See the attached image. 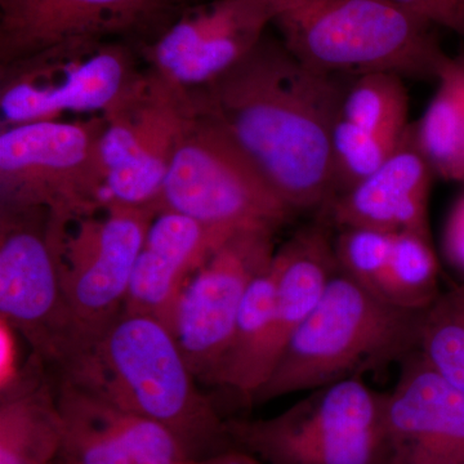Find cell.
<instances>
[{
  "mask_svg": "<svg viewBox=\"0 0 464 464\" xmlns=\"http://www.w3.org/2000/svg\"><path fill=\"white\" fill-rule=\"evenodd\" d=\"M348 79L310 69L282 39L265 35L224 74L190 91L295 213H319L335 195L332 133Z\"/></svg>",
  "mask_w": 464,
  "mask_h": 464,
  "instance_id": "1",
  "label": "cell"
},
{
  "mask_svg": "<svg viewBox=\"0 0 464 464\" xmlns=\"http://www.w3.org/2000/svg\"><path fill=\"white\" fill-rule=\"evenodd\" d=\"M52 375L166 427L190 459L234 448L227 417L201 392L173 333L154 317L121 313Z\"/></svg>",
  "mask_w": 464,
  "mask_h": 464,
  "instance_id": "2",
  "label": "cell"
},
{
  "mask_svg": "<svg viewBox=\"0 0 464 464\" xmlns=\"http://www.w3.org/2000/svg\"><path fill=\"white\" fill-rule=\"evenodd\" d=\"M422 313L392 306L338 271L252 406L401 362L418 348Z\"/></svg>",
  "mask_w": 464,
  "mask_h": 464,
  "instance_id": "3",
  "label": "cell"
},
{
  "mask_svg": "<svg viewBox=\"0 0 464 464\" xmlns=\"http://www.w3.org/2000/svg\"><path fill=\"white\" fill-rule=\"evenodd\" d=\"M274 25L304 65L326 75L438 79L449 57L432 25L384 0H283Z\"/></svg>",
  "mask_w": 464,
  "mask_h": 464,
  "instance_id": "4",
  "label": "cell"
},
{
  "mask_svg": "<svg viewBox=\"0 0 464 464\" xmlns=\"http://www.w3.org/2000/svg\"><path fill=\"white\" fill-rule=\"evenodd\" d=\"M155 209L190 217L222 237L276 234L297 215L227 130L198 108L174 150Z\"/></svg>",
  "mask_w": 464,
  "mask_h": 464,
  "instance_id": "5",
  "label": "cell"
},
{
  "mask_svg": "<svg viewBox=\"0 0 464 464\" xmlns=\"http://www.w3.org/2000/svg\"><path fill=\"white\" fill-rule=\"evenodd\" d=\"M383 399L362 378H347L274 417L227 418L228 433L265 464H389Z\"/></svg>",
  "mask_w": 464,
  "mask_h": 464,
  "instance_id": "6",
  "label": "cell"
},
{
  "mask_svg": "<svg viewBox=\"0 0 464 464\" xmlns=\"http://www.w3.org/2000/svg\"><path fill=\"white\" fill-rule=\"evenodd\" d=\"M103 115L0 130V208H41L70 226L105 208Z\"/></svg>",
  "mask_w": 464,
  "mask_h": 464,
  "instance_id": "7",
  "label": "cell"
},
{
  "mask_svg": "<svg viewBox=\"0 0 464 464\" xmlns=\"http://www.w3.org/2000/svg\"><path fill=\"white\" fill-rule=\"evenodd\" d=\"M67 226L41 208H0V317L52 373L81 351L58 268Z\"/></svg>",
  "mask_w": 464,
  "mask_h": 464,
  "instance_id": "8",
  "label": "cell"
},
{
  "mask_svg": "<svg viewBox=\"0 0 464 464\" xmlns=\"http://www.w3.org/2000/svg\"><path fill=\"white\" fill-rule=\"evenodd\" d=\"M142 72L119 39L61 43L0 67V125L108 111Z\"/></svg>",
  "mask_w": 464,
  "mask_h": 464,
  "instance_id": "9",
  "label": "cell"
},
{
  "mask_svg": "<svg viewBox=\"0 0 464 464\" xmlns=\"http://www.w3.org/2000/svg\"><path fill=\"white\" fill-rule=\"evenodd\" d=\"M157 213L154 207L108 200L100 213L67 226L61 237V286L81 351L123 313L134 265Z\"/></svg>",
  "mask_w": 464,
  "mask_h": 464,
  "instance_id": "10",
  "label": "cell"
},
{
  "mask_svg": "<svg viewBox=\"0 0 464 464\" xmlns=\"http://www.w3.org/2000/svg\"><path fill=\"white\" fill-rule=\"evenodd\" d=\"M195 114L190 90L151 67L142 72L102 114L108 200L155 208L174 150Z\"/></svg>",
  "mask_w": 464,
  "mask_h": 464,
  "instance_id": "11",
  "label": "cell"
},
{
  "mask_svg": "<svg viewBox=\"0 0 464 464\" xmlns=\"http://www.w3.org/2000/svg\"><path fill=\"white\" fill-rule=\"evenodd\" d=\"M274 237L271 231L232 235L185 286L173 334L199 383L209 386L224 359L250 284L273 262Z\"/></svg>",
  "mask_w": 464,
  "mask_h": 464,
  "instance_id": "12",
  "label": "cell"
},
{
  "mask_svg": "<svg viewBox=\"0 0 464 464\" xmlns=\"http://www.w3.org/2000/svg\"><path fill=\"white\" fill-rule=\"evenodd\" d=\"M283 0H209L179 8L142 45L151 69L173 83L204 87L243 60L274 25Z\"/></svg>",
  "mask_w": 464,
  "mask_h": 464,
  "instance_id": "13",
  "label": "cell"
},
{
  "mask_svg": "<svg viewBox=\"0 0 464 464\" xmlns=\"http://www.w3.org/2000/svg\"><path fill=\"white\" fill-rule=\"evenodd\" d=\"M190 0H0V67L78 39L158 33Z\"/></svg>",
  "mask_w": 464,
  "mask_h": 464,
  "instance_id": "14",
  "label": "cell"
},
{
  "mask_svg": "<svg viewBox=\"0 0 464 464\" xmlns=\"http://www.w3.org/2000/svg\"><path fill=\"white\" fill-rule=\"evenodd\" d=\"M389 464H464V393L415 350L384 393Z\"/></svg>",
  "mask_w": 464,
  "mask_h": 464,
  "instance_id": "15",
  "label": "cell"
},
{
  "mask_svg": "<svg viewBox=\"0 0 464 464\" xmlns=\"http://www.w3.org/2000/svg\"><path fill=\"white\" fill-rule=\"evenodd\" d=\"M411 125L401 76L377 72L348 79L333 125L334 198L380 168Z\"/></svg>",
  "mask_w": 464,
  "mask_h": 464,
  "instance_id": "16",
  "label": "cell"
},
{
  "mask_svg": "<svg viewBox=\"0 0 464 464\" xmlns=\"http://www.w3.org/2000/svg\"><path fill=\"white\" fill-rule=\"evenodd\" d=\"M228 237L190 217L158 212L134 265L123 313L154 317L173 333L188 280Z\"/></svg>",
  "mask_w": 464,
  "mask_h": 464,
  "instance_id": "17",
  "label": "cell"
},
{
  "mask_svg": "<svg viewBox=\"0 0 464 464\" xmlns=\"http://www.w3.org/2000/svg\"><path fill=\"white\" fill-rule=\"evenodd\" d=\"M433 170L414 141L413 124L380 168L338 195L322 212L333 226L430 235Z\"/></svg>",
  "mask_w": 464,
  "mask_h": 464,
  "instance_id": "18",
  "label": "cell"
},
{
  "mask_svg": "<svg viewBox=\"0 0 464 464\" xmlns=\"http://www.w3.org/2000/svg\"><path fill=\"white\" fill-rule=\"evenodd\" d=\"M63 420L53 375L33 353L2 378L0 464H56Z\"/></svg>",
  "mask_w": 464,
  "mask_h": 464,
  "instance_id": "19",
  "label": "cell"
},
{
  "mask_svg": "<svg viewBox=\"0 0 464 464\" xmlns=\"http://www.w3.org/2000/svg\"><path fill=\"white\" fill-rule=\"evenodd\" d=\"M276 273L274 259L250 284L241 304L230 346L209 386L237 393L240 404L252 406L256 393L276 368L274 350V311Z\"/></svg>",
  "mask_w": 464,
  "mask_h": 464,
  "instance_id": "20",
  "label": "cell"
},
{
  "mask_svg": "<svg viewBox=\"0 0 464 464\" xmlns=\"http://www.w3.org/2000/svg\"><path fill=\"white\" fill-rule=\"evenodd\" d=\"M438 81L429 108L413 124L414 141L433 173L463 183L464 54L448 57Z\"/></svg>",
  "mask_w": 464,
  "mask_h": 464,
  "instance_id": "21",
  "label": "cell"
},
{
  "mask_svg": "<svg viewBox=\"0 0 464 464\" xmlns=\"http://www.w3.org/2000/svg\"><path fill=\"white\" fill-rule=\"evenodd\" d=\"M440 295L431 237L417 231L395 232L375 295L392 306L422 313Z\"/></svg>",
  "mask_w": 464,
  "mask_h": 464,
  "instance_id": "22",
  "label": "cell"
},
{
  "mask_svg": "<svg viewBox=\"0 0 464 464\" xmlns=\"http://www.w3.org/2000/svg\"><path fill=\"white\" fill-rule=\"evenodd\" d=\"M54 380L63 420V464H134L121 438L97 411L87 396L65 381Z\"/></svg>",
  "mask_w": 464,
  "mask_h": 464,
  "instance_id": "23",
  "label": "cell"
},
{
  "mask_svg": "<svg viewBox=\"0 0 464 464\" xmlns=\"http://www.w3.org/2000/svg\"><path fill=\"white\" fill-rule=\"evenodd\" d=\"M418 351L464 393V282L441 292L422 313Z\"/></svg>",
  "mask_w": 464,
  "mask_h": 464,
  "instance_id": "24",
  "label": "cell"
},
{
  "mask_svg": "<svg viewBox=\"0 0 464 464\" xmlns=\"http://www.w3.org/2000/svg\"><path fill=\"white\" fill-rule=\"evenodd\" d=\"M83 393L92 408L121 438L134 464H186L190 460L166 427Z\"/></svg>",
  "mask_w": 464,
  "mask_h": 464,
  "instance_id": "25",
  "label": "cell"
},
{
  "mask_svg": "<svg viewBox=\"0 0 464 464\" xmlns=\"http://www.w3.org/2000/svg\"><path fill=\"white\" fill-rule=\"evenodd\" d=\"M393 235L395 232L374 228H341L340 235L334 239L340 271L375 295L389 259Z\"/></svg>",
  "mask_w": 464,
  "mask_h": 464,
  "instance_id": "26",
  "label": "cell"
},
{
  "mask_svg": "<svg viewBox=\"0 0 464 464\" xmlns=\"http://www.w3.org/2000/svg\"><path fill=\"white\" fill-rule=\"evenodd\" d=\"M432 26H441L464 38V0H384Z\"/></svg>",
  "mask_w": 464,
  "mask_h": 464,
  "instance_id": "27",
  "label": "cell"
},
{
  "mask_svg": "<svg viewBox=\"0 0 464 464\" xmlns=\"http://www.w3.org/2000/svg\"><path fill=\"white\" fill-rule=\"evenodd\" d=\"M445 257L464 276V192L451 207L442 237Z\"/></svg>",
  "mask_w": 464,
  "mask_h": 464,
  "instance_id": "28",
  "label": "cell"
},
{
  "mask_svg": "<svg viewBox=\"0 0 464 464\" xmlns=\"http://www.w3.org/2000/svg\"><path fill=\"white\" fill-rule=\"evenodd\" d=\"M186 464H265L257 457L240 448H230L199 459L188 460Z\"/></svg>",
  "mask_w": 464,
  "mask_h": 464,
  "instance_id": "29",
  "label": "cell"
},
{
  "mask_svg": "<svg viewBox=\"0 0 464 464\" xmlns=\"http://www.w3.org/2000/svg\"><path fill=\"white\" fill-rule=\"evenodd\" d=\"M56 464H63V463H61L60 460H57Z\"/></svg>",
  "mask_w": 464,
  "mask_h": 464,
  "instance_id": "30",
  "label": "cell"
},
{
  "mask_svg": "<svg viewBox=\"0 0 464 464\" xmlns=\"http://www.w3.org/2000/svg\"><path fill=\"white\" fill-rule=\"evenodd\" d=\"M463 183H464V173H463Z\"/></svg>",
  "mask_w": 464,
  "mask_h": 464,
  "instance_id": "31",
  "label": "cell"
}]
</instances>
